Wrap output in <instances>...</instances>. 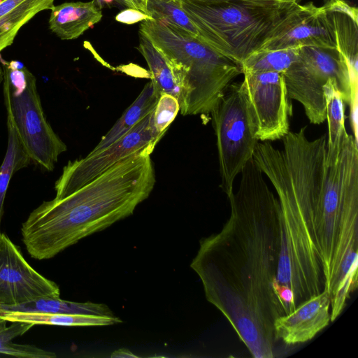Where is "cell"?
<instances>
[{
    "mask_svg": "<svg viewBox=\"0 0 358 358\" xmlns=\"http://www.w3.org/2000/svg\"><path fill=\"white\" fill-rule=\"evenodd\" d=\"M328 13L332 23L336 50L345 61L352 86L357 90L358 22L343 13Z\"/></svg>",
    "mask_w": 358,
    "mask_h": 358,
    "instance_id": "d6986e66",
    "label": "cell"
},
{
    "mask_svg": "<svg viewBox=\"0 0 358 358\" xmlns=\"http://www.w3.org/2000/svg\"><path fill=\"white\" fill-rule=\"evenodd\" d=\"M1 312L83 314L114 317L110 308L103 303L75 302L57 296L38 297L15 305H0Z\"/></svg>",
    "mask_w": 358,
    "mask_h": 358,
    "instance_id": "2e32d148",
    "label": "cell"
},
{
    "mask_svg": "<svg viewBox=\"0 0 358 358\" xmlns=\"http://www.w3.org/2000/svg\"><path fill=\"white\" fill-rule=\"evenodd\" d=\"M0 317V354L26 358H53L57 355L52 352L45 350L34 345L15 343L12 341L29 331L33 326L31 323L24 322H10Z\"/></svg>",
    "mask_w": 358,
    "mask_h": 358,
    "instance_id": "7402d4cb",
    "label": "cell"
},
{
    "mask_svg": "<svg viewBox=\"0 0 358 358\" xmlns=\"http://www.w3.org/2000/svg\"><path fill=\"white\" fill-rule=\"evenodd\" d=\"M221 230L203 238L190 266L207 301L217 308L255 358L275 357L274 294L280 252V203L250 159Z\"/></svg>",
    "mask_w": 358,
    "mask_h": 358,
    "instance_id": "6da1fadb",
    "label": "cell"
},
{
    "mask_svg": "<svg viewBox=\"0 0 358 358\" xmlns=\"http://www.w3.org/2000/svg\"><path fill=\"white\" fill-rule=\"evenodd\" d=\"M2 79H3V72L0 68V83L1 82Z\"/></svg>",
    "mask_w": 358,
    "mask_h": 358,
    "instance_id": "1f68e13d",
    "label": "cell"
},
{
    "mask_svg": "<svg viewBox=\"0 0 358 358\" xmlns=\"http://www.w3.org/2000/svg\"><path fill=\"white\" fill-rule=\"evenodd\" d=\"M180 111L178 99L168 93H162L152 111V124L155 132L163 137Z\"/></svg>",
    "mask_w": 358,
    "mask_h": 358,
    "instance_id": "484cf974",
    "label": "cell"
},
{
    "mask_svg": "<svg viewBox=\"0 0 358 358\" xmlns=\"http://www.w3.org/2000/svg\"><path fill=\"white\" fill-rule=\"evenodd\" d=\"M162 52L180 88L183 115H208L231 82L242 73L239 64L184 30L147 19L139 31Z\"/></svg>",
    "mask_w": 358,
    "mask_h": 358,
    "instance_id": "277c9868",
    "label": "cell"
},
{
    "mask_svg": "<svg viewBox=\"0 0 358 358\" xmlns=\"http://www.w3.org/2000/svg\"><path fill=\"white\" fill-rule=\"evenodd\" d=\"M189 1L203 4H217L225 3H272L279 0H178Z\"/></svg>",
    "mask_w": 358,
    "mask_h": 358,
    "instance_id": "f1b7e54d",
    "label": "cell"
},
{
    "mask_svg": "<svg viewBox=\"0 0 358 358\" xmlns=\"http://www.w3.org/2000/svg\"><path fill=\"white\" fill-rule=\"evenodd\" d=\"M152 111L110 145L96 152H90L85 157L69 161L55 182V198L62 199L69 195L132 155L145 152L151 154L162 138L152 127Z\"/></svg>",
    "mask_w": 358,
    "mask_h": 358,
    "instance_id": "9c48e42d",
    "label": "cell"
},
{
    "mask_svg": "<svg viewBox=\"0 0 358 358\" xmlns=\"http://www.w3.org/2000/svg\"><path fill=\"white\" fill-rule=\"evenodd\" d=\"M322 8L327 13H339L347 15L355 22H358L357 7L350 5L345 0H326Z\"/></svg>",
    "mask_w": 358,
    "mask_h": 358,
    "instance_id": "4316f807",
    "label": "cell"
},
{
    "mask_svg": "<svg viewBox=\"0 0 358 358\" xmlns=\"http://www.w3.org/2000/svg\"><path fill=\"white\" fill-rule=\"evenodd\" d=\"M58 285L34 269L19 248L0 233V305H15L42 296H57Z\"/></svg>",
    "mask_w": 358,
    "mask_h": 358,
    "instance_id": "7c38bea8",
    "label": "cell"
},
{
    "mask_svg": "<svg viewBox=\"0 0 358 358\" xmlns=\"http://www.w3.org/2000/svg\"><path fill=\"white\" fill-rule=\"evenodd\" d=\"M217 140L220 187L229 197L235 178L252 159L257 127L242 83L229 85L210 113Z\"/></svg>",
    "mask_w": 358,
    "mask_h": 358,
    "instance_id": "ba28073f",
    "label": "cell"
},
{
    "mask_svg": "<svg viewBox=\"0 0 358 358\" xmlns=\"http://www.w3.org/2000/svg\"><path fill=\"white\" fill-rule=\"evenodd\" d=\"M7 122L31 160L48 171L67 149L45 116L34 74L21 62L1 59Z\"/></svg>",
    "mask_w": 358,
    "mask_h": 358,
    "instance_id": "8992f818",
    "label": "cell"
},
{
    "mask_svg": "<svg viewBox=\"0 0 358 358\" xmlns=\"http://www.w3.org/2000/svg\"><path fill=\"white\" fill-rule=\"evenodd\" d=\"M139 45L137 50L145 59L150 70V78L159 94L168 93L179 101L180 88L173 73L162 52L141 32L138 31Z\"/></svg>",
    "mask_w": 358,
    "mask_h": 358,
    "instance_id": "ffe728a7",
    "label": "cell"
},
{
    "mask_svg": "<svg viewBox=\"0 0 358 358\" xmlns=\"http://www.w3.org/2000/svg\"><path fill=\"white\" fill-rule=\"evenodd\" d=\"M101 10L94 0L54 5L50 10L49 28L62 40L76 39L101 20Z\"/></svg>",
    "mask_w": 358,
    "mask_h": 358,
    "instance_id": "5bb4252c",
    "label": "cell"
},
{
    "mask_svg": "<svg viewBox=\"0 0 358 358\" xmlns=\"http://www.w3.org/2000/svg\"><path fill=\"white\" fill-rule=\"evenodd\" d=\"M53 6L54 0H0V52L13 44L22 26Z\"/></svg>",
    "mask_w": 358,
    "mask_h": 358,
    "instance_id": "9a60e30c",
    "label": "cell"
},
{
    "mask_svg": "<svg viewBox=\"0 0 358 358\" xmlns=\"http://www.w3.org/2000/svg\"><path fill=\"white\" fill-rule=\"evenodd\" d=\"M282 139V149L266 141L258 143L252 159L274 187L280 203V243L273 292L279 287L289 288L296 308L324 289V278L310 185L293 132Z\"/></svg>",
    "mask_w": 358,
    "mask_h": 358,
    "instance_id": "3957f363",
    "label": "cell"
},
{
    "mask_svg": "<svg viewBox=\"0 0 358 358\" xmlns=\"http://www.w3.org/2000/svg\"><path fill=\"white\" fill-rule=\"evenodd\" d=\"M331 322L330 298L327 290L306 300L274 322L276 340L287 345L305 343Z\"/></svg>",
    "mask_w": 358,
    "mask_h": 358,
    "instance_id": "4fadbf2b",
    "label": "cell"
},
{
    "mask_svg": "<svg viewBox=\"0 0 358 358\" xmlns=\"http://www.w3.org/2000/svg\"><path fill=\"white\" fill-rule=\"evenodd\" d=\"M111 357H138L137 355L133 354L131 351L126 348H121L114 351Z\"/></svg>",
    "mask_w": 358,
    "mask_h": 358,
    "instance_id": "f546056e",
    "label": "cell"
},
{
    "mask_svg": "<svg viewBox=\"0 0 358 358\" xmlns=\"http://www.w3.org/2000/svg\"><path fill=\"white\" fill-rule=\"evenodd\" d=\"M280 1H289V2L300 3L301 0H280Z\"/></svg>",
    "mask_w": 358,
    "mask_h": 358,
    "instance_id": "4dcf8cb0",
    "label": "cell"
},
{
    "mask_svg": "<svg viewBox=\"0 0 358 358\" xmlns=\"http://www.w3.org/2000/svg\"><path fill=\"white\" fill-rule=\"evenodd\" d=\"M0 317L8 322H24L36 324L64 327L109 326L122 322L117 317L83 314L1 312Z\"/></svg>",
    "mask_w": 358,
    "mask_h": 358,
    "instance_id": "ac0fdd59",
    "label": "cell"
},
{
    "mask_svg": "<svg viewBox=\"0 0 358 358\" xmlns=\"http://www.w3.org/2000/svg\"><path fill=\"white\" fill-rule=\"evenodd\" d=\"M150 153L132 155L69 195L43 201L22 224L32 258L48 259L133 214L154 189Z\"/></svg>",
    "mask_w": 358,
    "mask_h": 358,
    "instance_id": "7a4b0ae2",
    "label": "cell"
},
{
    "mask_svg": "<svg viewBox=\"0 0 358 358\" xmlns=\"http://www.w3.org/2000/svg\"><path fill=\"white\" fill-rule=\"evenodd\" d=\"M7 128L8 147L0 166V227L3 214L4 200L10 180L15 172L27 166L31 162L13 126L7 122Z\"/></svg>",
    "mask_w": 358,
    "mask_h": 358,
    "instance_id": "603a6c76",
    "label": "cell"
},
{
    "mask_svg": "<svg viewBox=\"0 0 358 358\" xmlns=\"http://www.w3.org/2000/svg\"><path fill=\"white\" fill-rule=\"evenodd\" d=\"M96 3H103L109 0H94Z\"/></svg>",
    "mask_w": 358,
    "mask_h": 358,
    "instance_id": "d6a6232c",
    "label": "cell"
},
{
    "mask_svg": "<svg viewBox=\"0 0 358 358\" xmlns=\"http://www.w3.org/2000/svg\"><path fill=\"white\" fill-rule=\"evenodd\" d=\"M241 82L257 124L259 141L282 139L289 131L292 114L282 74L245 72Z\"/></svg>",
    "mask_w": 358,
    "mask_h": 358,
    "instance_id": "30bf717a",
    "label": "cell"
},
{
    "mask_svg": "<svg viewBox=\"0 0 358 358\" xmlns=\"http://www.w3.org/2000/svg\"><path fill=\"white\" fill-rule=\"evenodd\" d=\"M300 48L280 50H259L241 64L242 73L278 72L283 73L296 59Z\"/></svg>",
    "mask_w": 358,
    "mask_h": 358,
    "instance_id": "cb8c5ba5",
    "label": "cell"
},
{
    "mask_svg": "<svg viewBox=\"0 0 358 358\" xmlns=\"http://www.w3.org/2000/svg\"><path fill=\"white\" fill-rule=\"evenodd\" d=\"M198 38L241 65L261 49L285 14L296 3L203 4L179 1Z\"/></svg>",
    "mask_w": 358,
    "mask_h": 358,
    "instance_id": "5b68a950",
    "label": "cell"
},
{
    "mask_svg": "<svg viewBox=\"0 0 358 358\" xmlns=\"http://www.w3.org/2000/svg\"><path fill=\"white\" fill-rule=\"evenodd\" d=\"M282 74L289 99L299 101L315 124L326 120L323 88L328 80H335L344 103L350 105L353 136L357 139V90L345 61L336 49L301 47L296 59Z\"/></svg>",
    "mask_w": 358,
    "mask_h": 358,
    "instance_id": "52a82bcc",
    "label": "cell"
},
{
    "mask_svg": "<svg viewBox=\"0 0 358 358\" xmlns=\"http://www.w3.org/2000/svg\"><path fill=\"white\" fill-rule=\"evenodd\" d=\"M159 95L152 82H148L135 101L91 152H96L110 145L128 133L154 110Z\"/></svg>",
    "mask_w": 358,
    "mask_h": 358,
    "instance_id": "e0dca14e",
    "label": "cell"
},
{
    "mask_svg": "<svg viewBox=\"0 0 358 358\" xmlns=\"http://www.w3.org/2000/svg\"><path fill=\"white\" fill-rule=\"evenodd\" d=\"M146 6L153 20L164 22L198 37L196 29L178 0H146Z\"/></svg>",
    "mask_w": 358,
    "mask_h": 358,
    "instance_id": "d4e9b609",
    "label": "cell"
},
{
    "mask_svg": "<svg viewBox=\"0 0 358 358\" xmlns=\"http://www.w3.org/2000/svg\"><path fill=\"white\" fill-rule=\"evenodd\" d=\"M323 90L326 103V120L328 124L327 149L334 150L341 146L347 133L345 127V103L335 80H328Z\"/></svg>",
    "mask_w": 358,
    "mask_h": 358,
    "instance_id": "44dd1931",
    "label": "cell"
},
{
    "mask_svg": "<svg viewBox=\"0 0 358 358\" xmlns=\"http://www.w3.org/2000/svg\"><path fill=\"white\" fill-rule=\"evenodd\" d=\"M306 46L336 49L329 14L312 2L294 3L260 50Z\"/></svg>",
    "mask_w": 358,
    "mask_h": 358,
    "instance_id": "8fae6325",
    "label": "cell"
},
{
    "mask_svg": "<svg viewBox=\"0 0 358 358\" xmlns=\"http://www.w3.org/2000/svg\"><path fill=\"white\" fill-rule=\"evenodd\" d=\"M153 20L147 14L134 8H127L115 16V20L121 23L131 24L141 22L145 20Z\"/></svg>",
    "mask_w": 358,
    "mask_h": 358,
    "instance_id": "83f0119b",
    "label": "cell"
}]
</instances>
